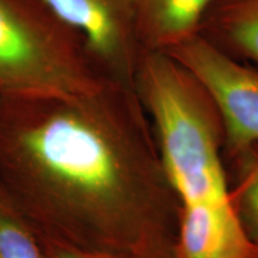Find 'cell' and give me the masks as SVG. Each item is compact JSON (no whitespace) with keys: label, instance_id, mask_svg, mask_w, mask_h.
Listing matches in <instances>:
<instances>
[{"label":"cell","instance_id":"cell-10","mask_svg":"<svg viewBox=\"0 0 258 258\" xmlns=\"http://www.w3.org/2000/svg\"><path fill=\"white\" fill-rule=\"evenodd\" d=\"M233 158L237 163L238 184L232 194L245 227L258 241V144Z\"/></svg>","mask_w":258,"mask_h":258},{"label":"cell","instance_id":"cell-1","mask_svg":"<svg viewBox=\"0 0 258 258\" xmlns=\"http://www.w3.org/2000/svg\"><path fill=\"white\" fill-rule=\"evenodd\" d=\"M134 88L4 96L0 189L40 237L140 258L172 246L179 201Z\"/></svg>","mask_w":258,"mask_h":258},{"label":"cell","instance_id":"cell-12","mask_svg":"<svg viewBox=\"0 0 258 258\" xmlns=\"http://www.w3.org/2000/svg\"><path fill=\"white\" fill-rule=\"evenodd\" d=\"M141 258H176L173 252V245L170 247H164V249L153 251V252L146 254Z\"/></svg>","mask_w":258,"mask_h":258},{"label":"cell","instance_id":"cell-11","mask_svg":"<svg viewBox=\"0 0 258 258\" xmlns=\"http://www.w3.org/2000/svg\"><path fill=\"white\" fill-rule=\"evenodd\" d=\"M42 247L47 258H132L128 254L110 252V251L91 250L74 245L63 243V241L49 239L40 237Z\"/></svg>","mask_w":258,"mask_h":258},{"label":"cell","instance_id":"cell-4","mask_svg":"<svg viewBox=\"0 0 258 258\" xmlns=\"http://www.w3.org/2000/svg\"><path fill=\"white\" fill-rule=\"evenodd\" d=\"M166 53L184 64L212 96L231 157L258 144V70L201 35Z\"/></svg>","mask_w":258,"mask_h":258},{"label":"cell","instance_id":"cell-2","mask_svg":"<svg viewBox=\"0 0 258 258\" xmlns=\"http://www.w3.org/2000/svg\"><path fill=\"white\" fill-rule=\"evenodd\" d=\"M134 90L154 127L161 165L179 203L230 194L220 157L221 116L207 89L161 50H141Z\"/></svg>","mask_w":258,"mask_h":258},{"label":"cell","instance_id":"cell-9","mask_svg":"<svg viewBox=\"0 0 258 258\" xmlns=\"http://www.w3.org/2000/svg\"><path fill=\"white\" fill-rule=\"evenodd\" d=\"M0 258H47L36 231L2 189Z\"/></svg>","mask_w":258,"mask_h":258},{"label":"cell","instance_id":"cell-3","mask_svg":"<svg viewBox=\"0 0 258 258\" xmlns=\"http://www.w3.org/2000/svg\"><path fill=\"white\" fill-rule=\"evenodd\" d=\"M111 82L82 37L40 0H0L3 95H86Z\"/></svg>","mask_w":258,"mask_h":258},{"label":"cell","instance_id":"cell-13","mask_svg":"<svg viewBox=\"0 0 258 258\" xmlns=\"http://www.w3.org/2000/svg\"><path fill=\"white\" fill-rule=\"evenodd\" d=\"M2 102H3V93L0 92V109H2Z\"/></svg>","mask_w":258,"mask_h":258},{"label":"cell","instance_id":"cell-8","mask_svg":"<svg viewBox=\"0 0 258 258\" xmlns=\"http://www.w3.org/2000/svg\"><path fill=\"white\" fill-rule=\"evenodd\" d=\"M199 35L235 59L258 64V0H215Z\"/></svg>","mask_w":258,"mask_h":258},{"label":"cell","instance_id":"cell-7","mask_svg":"<svg viewBox=\"0 0 258 258\" xmlns=\"http://www.w3.org/2000/svg\"><path fill=\"white\" fill-rule=\"evenodd\" d=\"M144 49L167 51L200 34L215 0H133Z\"/></svg>","mask_w":258,"mask_h":258},{"label":"cell","instance_id":"cell-6","mask_svg":"<svg viewBox=\"0 0 258 258\" xmlns=\"http://www.w3.org/2000/svg\"><path fill=\"white\" fill-rule=\"evenodd\" d=\"M173 252L176 258H258L233 194L179 203Z\"/></svg>","mask_w":258,"mask_h":258},{"label":"cell","instance_id":"cell-5","mask_svg":"<svg viewBox=\"0 0 258 258\" xmlns=\"http://www.w3.org/2000/svg\"><path fill=\"white\" fill-rule=\"evenodd\" d=\"M82 37L97 66L112 82L134 88L141 50L133 0H40Z\"/></svg>","mask_w":258,"mask_h":258}]
</instances>
